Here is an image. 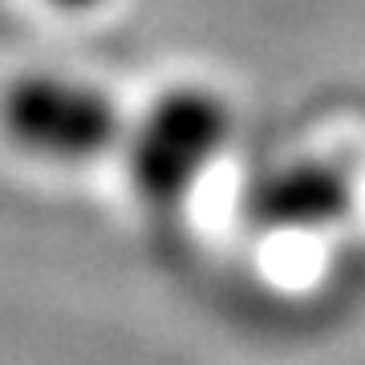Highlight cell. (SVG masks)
<instances>
[{
  "label": "cell",
  "instance_id": "2",
  "mask_svg": "<svg viewBox=\"0 0 365 365\" xmlns=\"http://www.w3.org/2000/svg\"><path fill=\"white\" fill-rule=\"evenodd\" d=\"M0 134L13 150L53 163L81 167L122 143V110L90 78L33 69L0 90Z\"/></svg>",
  "mask_w": 365,
  "mask_h": 365
},
{
  "label": "cell",
  "instance_id": "4",
  "mask_svg": "<svg viewBox=\"0 0 365 365\" xmlns=\"http://www.w3.org/2000/svg\"><path fill=\"white\" fill-rule=\"evenodd\" d=\"M53 9H66V13H90V9H98V4H106V0H49Z\"/></svg>",
  "mask_w": 365,
  "mask_h": 365
},
{
  "label": "cell",
  "instance_id": "1",
  "mask_svg": "<svg viewBox=\"0 0 365 365\" xmlns=\"http://www.w3.org/2000/svg\"><path fill=\"white\" fill-rule=\"evenodd\" d=\"M232 138V106L207 86H175L122 134L134 195L146 207H179L207 179Z\"/></svg>",
  "mask_w": 365,
  "mask_h": 365
},
{
  "label": "cell",
  "instance_id": "3",
  "mask_svg": "<svg viewBox=\"0 0 365 365\" xmlns=\"http://www.w3.org/2000/svg\"><path fill=\"white\" fill-rule=\"evenodd\" d=\"M240 211L264 235H313L337 227L353 211L349 170L321 155L280 158L248 179Z\"/></svg>",
  "mask_w": 365,
  "mask_h": 365
}]
</instances>
